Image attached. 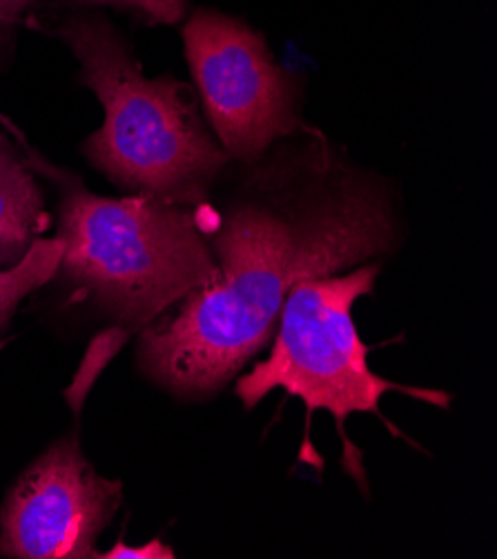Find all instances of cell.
I'll list each match as a JSON object with an SVG mask.
<instances>
[{
	"label": "cell",
	"instance_id": "obj_1",
	"mask_svg": "<svg viewBox=\"0 0 497 559\" xmlns=\"http://www.w3.org/2000/svg\"><path fill=\"white\" fill-rule=\"evenodd\" d=\"M274 143L205 226L218 265L139 332L137 364L181 400H205L255 359L277 328L291 290L393 252L391 188L323 136Z\"/></svg>",
	"mask_w": 497,
	"mask_h": 559
},
{
	"label": "cell",
	"instance_id": "obj_2",
	"mask_svg": "<svg viewBox=\"0 0 497 559\" xmlns=\"http://www.w3.org/2000/svg\"><path fill=\"white\" fill-rule=\"evenodd\" d=\"M61 192L63 286L126 330H143L186 295L212 284L218 265L205 235L203 205L152 197H98L70 173L32 156Z\"/></svg>",
	"mask_w": 497,
	"mask_h": 559
},
{
	"label": "cell",
	"instance_id": "obj_3",
	"mask_svg": "<svg viewBox=\"0 0 497 559\" xmlns=\"http://www.w3.org/2000/svg\"><path fill=\"white\" fill-rule=\"evenodd\" d=\"M59 38L105 111L83 143L87 160L130 194L201 207L230 158L205 128L190 87L173 76L147 79L103 16H72Z\"/></svg>",
	"mask_w": 497,
	"mask_h": 559
},
{
	"label": "cell",
	"instance_id": "obj_4",
	"mask_svg": "<svg viewBox=\"0 0 497 559\" xmlns=\"http://www.w3.org/2000/svg\"><path fill=\"white\" fill-rule=\"evenodd\" d=\"M379 272L381 265L368 261L348 274L317 276L297 284L280 312L270 357L257 361L235 385L246 408H255L272 390H286L306 404L308 415L328 411L344 441V466L362 486H366L362 457L344 430L351 415H377L398 432L379 408L386 393H404L439 408L451 404L445 390L393 383L368 368L370 348L359 340L353 306L375 290Z\"/></svg>",
	"mask_w": 497,
	"mask_h": 559
},
{
	"label": "cell",
	"instance_id": "obj_5",
	"mask_svg": "<svg viewBox=\"0 0 497 559\" xmlns=\"http://www.w3.org/2000/svg\"><path fill=\"white\" fill-rule=\"evenodd\" d=\"M184 45L205 117L230 160L255 163L301 132L295 83L250 25L199 10L184 27Z\"/></svg>",
	"mask_w": 497,
	"mask_h": 559
},
{
	"label": "cell",
	"instance_id": "obj_6",
	"mask_svg": "<svg viewBox=\"0 0 497 559\" xmlns=\"http://www.w3.org/2000/svg\"><path fill=\"white\" fill-rule=\"evenodd\" d=\"M123 504V484L98 475L76 432L54 441L10 488L0 509V557H100L96 542Z\"/></svg>",
	"mask_w": 497,
	"mask_h": 559
},
{
	"label": "cell",
	"instance_id": "obj_7",
	"mask_svg": "<svg viewBox=\"0 0 497 559\" xmlns=\"http://www.w3.org/2000/svg\"><path fill=\"white\" fill-rule=\"evenodd\" d=\"M47 228L49 214L34 167L0 139V267L16 265Z\"/></svg>",
	"mask_w": 497,
	"mask_h": 559
},
{
	"label": "cell",
	"instance_id": "obj_8",
	"mask_svg": "<svg viewBox=\"0 0 497 559\" xmlns=\"http://www.w3.org/2000/svg\"><path fill=\"white\" fill-rule=\"evenodd\" d=\"M63 257L59 237H38L27 254L12 267H0V330L8 328L21 301L57 276Z\"/></svg>",
	"mask_w": 497,
	"mask_h": 559
},
{
	"label": "cell",
	"instance_id": "obj_9",
	"mask_svg": "<svg viewBox=\"0 0 497 559\" xmlns=\"http://www.w3.org/2000/svg\"><path fill=\"white\" fill-rule=\"evenodd\" d=\"M87 3L134 10L156 23H179L186 14V0H87Z\"/></svg>",
	"mask_w": 497,
	"mask_h": 559
},
{
	"label": "cell",
	"instance_id": "obj_10",
	"mask_svg": "<svg viewBox=\"0 0 497 559\" xmlns=\"http://www.w3.org/2000/svg\"><path fill=\"white\" fill-rule=\"evenodd\" d=\"M100 557H109V559H115V557H147V559H173L175 557V550L173 548H168V546H163L158 539H154L150 546H143V548H130V546H123L121 542L109 550V552H105V555H100Z\"/></svg>",
	"mask_w": 497,
	"mask_h": 559
},
{
	"label": "cell",
	"instance_id": "obj_11",
	"mask_svg": "<svg viewBox=\"0 0 497 559\" xmlns=\"http://www.w3.org/2000/svg\"><path fill=\"white\" fill-rule=\"evenodd\" d=\"M27 5L29 0H0V29L10 25Z\"/></svg>",
	"mask_w": 497,
	"mask_h": 559
}]
</instances>
